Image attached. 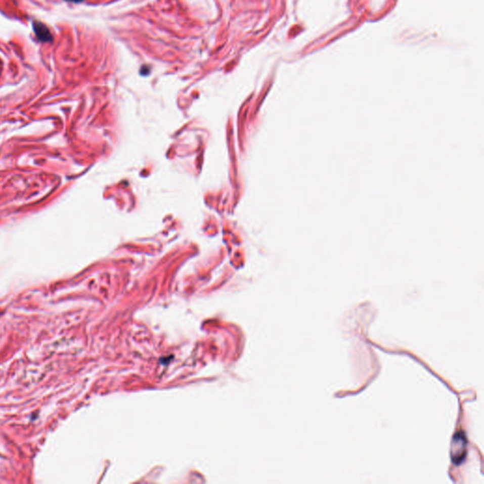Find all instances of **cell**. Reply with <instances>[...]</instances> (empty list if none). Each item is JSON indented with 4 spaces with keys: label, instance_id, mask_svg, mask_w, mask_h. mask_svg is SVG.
<instances>
[{
    "label": "cell",
    "instance_id": "obj_1",
    "mask_svg": "<svg viewBox=\"0 0 484 484\" xmlns=\"http://www.w3.org/2000/svg\"><path fill=\"white\" fill-rule=\"evenodd\" d=\"M467 453V440L463 432H458L453 436L451 443L450 456L452 463L460 464L463 463Z\"/></svg>",
    "mask_w": 484,
    "mask_h": 484
},
{
    "label": "cell",
    "instance_id": "obj_2",
    "mask_svg": "<svg viewBox=\"0 0 484 484\" xmlns=\"http://www.w3.org/2000/svg\"><path fill=\"white\" fill-rule=\"evenodd\" d=\"M32 27H33V30H34V33L36 35L37 39L40 42H43V43L52 42L51 32L50 31L49 28L46 25H43L42 22H33Z\"/></svg>",
    "mask_w": 484,
    "mask_h": 484
},
{
    "label": "cell",
    "instance_id": "obj_3",
    "mask_svg": "<svg viewBox=\"0 0 484 484\" xmlns=\"http://www.w3.org/2000/svg\"><path fill=\"white\" fill-rule=\"evenodd\" d=\"M65 1H67V2H72V3H80V2H82L83 0H65Z\"/></svg>",
    "mask_w": 484,
    "mask_h": 484
}]
</instances>
